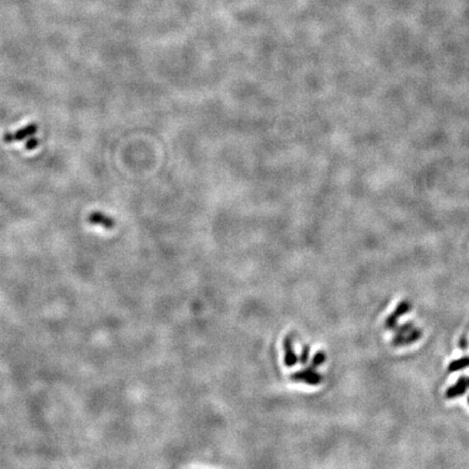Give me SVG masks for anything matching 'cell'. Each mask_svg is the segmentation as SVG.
Wrapping results in <instances>:
<instances>
[{"label": "cell", "instance_id": "13", "mask_svg": "<svg viewBox=\"0 0 469 469\" xmlns=\"http://www.w3.org/2000/svg\"><path fill=\"white\" fill-rule=\"evenodd\" d=\"M468 404H469V398H468Z\"/></svg>", "mask_w": 469, "mask_h": 469}, {"label": "cell", "instance_id": "9", "mask_svg": "<svg viewBox=\"0 0 469 469\" xmlns=\"http://www.w3.org/2000/svg\"><path fill=\"white\" fill-rule=\"evenodd\" d=\"M325 361H326V353L323 351H318L314 354V357L312 359V366L316 368L323 365V364L325 363Z\"/></svg>", "mask_w": 469, "mask_h": 469}, {"label": "cell", "instance_id": "8", "mask_svg": "<svg viewBox=\"0 0 469 469\" xmlns=\"http://www.w3.org/2000/svg\"><path fill=\"white\" fill-rule=\"evenodd\" d=\"M468 367H469V357H464V358H460V359L452 361L449 364L448 370L450 371V373H454V371L462 370V369H465V368H468Z\"/></svg>", "mask_w": 469, "mask_h": 469}, {"label": "cell", "instance_id": "11", "mask_svg": "<svg viewBox=\"0 0 469 469\" xmlns=\"http://www.w3.org/2000/svg\"><path fill=\"white\" fill-rule=\"evenodd\" d=\"M309 355H310V347L307 345H305V346H303L300 357H299V361H300L302 364H305L307 362V360H309Z\"/></svg>", "mask_w": 469, "mask_h": 469}, {"label": "cell", "instance_id": "4", "mask_svg": "<svg viewBox=\"0 0 469 469\" xmlns=\"http://www.w3.org/2000/svg\"><path fill=\"white\" fill-rule=\"evenodd\" d=\"M412 309V303L409 301H401L394 311L386 318L385 326L388 329H392L398 324V320L403 317L404 315H406Z\"/></svg>", "mask_w": 469, "mask_h": 469}, {"label": "cell", "instance_id": "1", "mask_svg": "<svg viewBox=\"0 0 469 469\" xmlns=\"http://www.w3.org/2000/svg\"><path fill=\"white\" fill-rule=\"evenodd\" d=\"M423 335V331L420 328L414 326L413 323H406L401 325L398 330H395V334L392 338V345L394 346H404L409 345L418 341Z\"/></svg>", "mask_w": 469, "mask_h": 469}, {"label": "cell", "instance_id": "6", "mask_svg": "<svg viewBox=\"0 0 469 469\" xmlns=\"http://www.w3.org/2000/svg\"><path fill=\"white\" fill-rule=\"evenodd\" d=\"M88 222L93 225H100L101 227L112 229L115 226L114 218L100 211H94L88 216Z\"/></svg>", "mask_w": 469, "mask_h": 469}, {"label": "cell", "instance_id": "2", "mask_svg": "<svg viewBox=\"0 0 469 469\" xmlns=\"http://www.w3.org/2000/svg\"><path fill=\"white\" fill-rule=\"evenodd\" d=\"M290 379L294 380V382H298V383H303V384L311 385V386H317L321 384L323 376L318 373L316 369H315V367L311 366L309 368H304V369L296 371V373H294L290 376Z\"/></svg>", "mask_w": 469, "mask_h": 469}, {"label": "cell", "instance_id": "7", "mask_svg": "<svg viewBox=\"0 0 469 469\" xmlns=\"http://www.w3.org/2000/svg\"><path fill=\"white\" fill-rule=\"evenodd\" d=\"M284 352H285V365L287 367H294L298 362L299 358L295 352L294 343L290 337H286L284 340Z\"/></svg>", "mask_w": 469, "mask_h": 469}, {"label": "cell", "instance_id": "3", "mask_svg": "<svg viewBox=\"0 0 469 469\" xmlns=\"http://www.w3.org/2000/svg\"><path fill=\"white\" fill-rule=\"evenodd\" d=\"M38 131V125L36 123H31L28 125H25L24 127L18 129L17 132L14 133H8L4 136V141L6 143H11V142H20L25 139L31 138L33 137Z\"/></svg>", "mask_w": 469, "mask_h": 469}, {"label": "cell", "instance_id": "10", "mask_svg": "<svg viewBox=\"0 0 469 469\" xmlns=\"http://www.w3.org/2000/svg\"><path fill=\"white\" fill-rule=\"evenodd\" d=\"M39 143H40L39 139L35 138V137H31V138H28V140L25 142V149L26 150H34L35 148L38 147Z\"/></svg>", "mask_w": 469, "mask_h": 469}, {"label": "cell", "instance_id": "5", "mask_svg": "<svg viewBox=\"0 0 469 469\" xmlns=\"http://www.w3.org/2000/svg\"><path fill=\"white\" fill-rule=\"evenodd\" d=\"M469 388V377L462 376L457 379V382L449 387L446 391V398L454 399L460 395H464Z\"/></svg>", "mask_w": 469, "mask_h": 469}, {"label": "cell", "instance_id": "12", "mask_svg": "<svg viewBox=\"0 0 469 469\" xmlns=\"http://www.w3.org/2000/svg\"><path fill=\"white\" fill-rule=\"evenodd\" d=\"M459 346L462 347L463 350H466V349H467V346H468V341H467L466 337H463L462 339H460V341H459Z\"/></svg>", "mask_w": 469, "mask_h": 469}]
</instances>
